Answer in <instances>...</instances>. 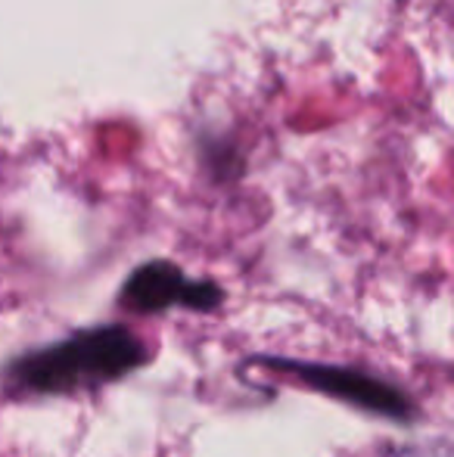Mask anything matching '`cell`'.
<instances>
[{
	"instance_id": "cell-3",
	"label": "cell",
	"mask_w": 454,
	"mask_h": 457,
	"mask_svg": "<svg viewBox=\"0 0 454 457\" xmlns=\"http://www.w3.org/2000/svg\"><path fill=\"white\" fill-rule=\"evenodd\" d=\"M225 302V289L215 280H190L175 262H146L121 283L119 305L134 314H162L169 308L215 312Z\"/></svg>"
},
{
	"instance_id": "cell-2",
	"label": "cell",
	"mask_w": 454,
	"mask_h": 457,
	"mask_svg": "<svg viewBox=\"0 0 454 457\" xmlns=\"http://www.w3.org/2000/svg\"><path fill=\"white\" fill-rule=\"evenodd\" d=\"M246 364L265 367L271 373H284L290 383H299L311 392L330 395L358 411H367V414L389 417V420H401V423L417 417V404H414V398L405 389L374 377V373L358 370V367L293 361V358H274V355H252Z\"/></svg>"
},
{
	"instance_id": "cell-1",
	"label": "cell",
	"mask_w": 454,
	"mask_h": 457,
	"mask_svg": "<svg viewBox=\"0 0 454 457\" xmlns=\"http://www.w3.org/2000/svg\"><path fill=\"white\" fill-rule=\"evenodd\" d=\"M150 361V349L131 327L100 324L72 333L69 339L44 349L25 352L6 364L4 379L12 389L35 395H66V392L106 386Z\"/></svg>"
}]
</instances>
